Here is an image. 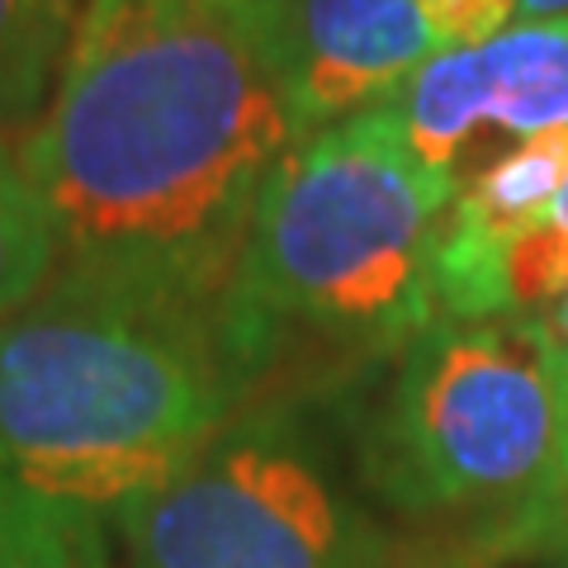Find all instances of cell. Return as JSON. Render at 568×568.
<instances>
[{"instance_id": "obj_1", "label": "cell", "mask_w": 568, "mask_h": 568, "mask_svg": "<svg viewBox=\"0 0 568 568\" xmlns=\"http://www.w3.org/2000/svg\"><path fill=\"white\" fill-rule=\"evenodd\" d=\"M298 142L261 0H81L20 142L58 275L219 327L246 227Z\"/></svg>"}, {"instance_id": "obj_2", "label": "cell", "mask_w": 568, "mask_h": 568, "mask_svg": "<svg viewBox=\"0 0 568 568\" xmlns=\"http://www.w3.org/2000/svg\"><path fill=\"white\" fill-rule=\"evenodd\" d=\"M455 194L394 104L298 138L261 190L219 317L246 403L304 369L388 365L436 327Z\"/></svg>"}, {"instance_id": "obj_3", "label": "cell", "mask_w": 568, "mask_h": 568, "mask_svg": "<svg viewBox=\"0 0 568 568\" xmlns=\"http://www.w3.org/2000/svg\"><path fill=\"white\" fill-rule=\"evenodd\" d=\"M351 459L403 568L568 555V394L530 317H440L388 361Z\"/></svg>"}, {"instance_id": "obj_4", "label": "cell", "mask_w": 568, "mask_h": 568, "mask_svg": "<svg viewBox=\"0 0 568 568\" xmlns=\"http://www.w3.org/2000/svg\"><path fill=\"white\" fill-rule=\"evenodd\" d=\"M246 407L219 327L52 275L0 317V478L110 517Z\"/></svg>"}, {"instance_id": "obj_5", "label": "cell", "mask_w": 568, "mask_h": 568, "mask_svg": "<svg viewBox=\"0 0 568 568\" xmlns=\"http://www.w3.org/2000/svg\"><path fill=\"white\" fill-rule=\"evenodd\" d=\"M110 517L129 568H403L355 459L294 394L237 407L190 465Z\"/></svg>"}, {"instance_id": "obj_6", "label": "cell", "mask_w": 568, "mask_h": 568, "mask_svg": "<svg viewBox=\"0 0 568 568\" xmlns=\"http://www.w3.org/2000/svg\"><path fill=\"white\" fill-rule=\"evenodd\" d=\"M413 148L465 181L478 133L517 142L568 133V20H517L503 33L440 52L388 100Z\"/></svg>"}, {"instance_id": "obj_7", "label": "cell", "mask_w": 568, "mask_h": 568, "mask_svg": "<svg viewBox=\"0 0 568 568\" xmlns=\"http://www.w3.org/2000/svg\"><path fill=\"white\" fill-rule=\"evenodd\" d=\"M261 29L298 138L388 104L440 58L422 0H261Z\"/></svg>"}, {"instance_id": "obj_8", "label": "cell", "mask_w": 568, "mask_h": 568, "mask_svg": "<svg viewBox=\"0 0 568 568\" xmlns=\"http://www.w3.org/2000/svg\"><path fill=\"white\" fill-rule=\"evenodd\" d=\"M568 181V133L517 142L459 181L436 252V304L455 323H497L493 298L507 252L545 219Z\"/></svg>"}, {"instance_id": "obj_9", "label": "cell", "mask_w": 568, "mask_h": 568, "mask_svg": "<svg viewBox=\"0 0 568 568\" xmlns=\"http://www.w3.org/2000/svg\"><path fill=\"white\" fill-rule=\"evenodd\" d=\"M0 568H114L104 511L0 478Z\"/></svg>"}, {"instance_id": "obj_10", "label": "cell", "mask_w": 568, "mask_h": 568, "mask_svg": "<svg viewBox=\"0 0 568 568\" xmlns=\"http://www.w3.org/2000/svg\"><path fill=\"white\" fill-rule=\"evenodd\" d=\"M77 0H0V138L52 95Z\"/></svg>"}, {"instance_id": "obj_11", "label": "cell", "mask_w": 568, "mask_h": 568, "mask_svg": "<svg viewBox=\"0 0 568 568\" xmlns=\"http://www.w3.org/2000/svg\"><path fill=\"white\" fill-rule=\"evenodd\" d=\"M58 275V233L29 181L20 142L0 138V317L33 304Z\"/></svg>"}, {"instance_id": "obj_12", "label": "cell", "mask_w": 568, "mask_h": 568, "mask_svg": "<svg viewBox=\"0 0 568 568\" xmlns=\"http://www.w3.org/2000/svg\"><path fill=\"white\" fill-rule=\"evenodd\" d=\"M568 290V181L545 219L511 246L497 275L493 317H530Z\"/></svg>"}, {"instance_id": "obj_13", "label": "cell", "mask_w": 568, "mask_h": 568, "mask_svg": "<svg viewBox=\"0 0 568 568\" xmlns=\"http://www.w3.org/2000/svg\"><path fill=\"white\" fill-rule=\"evenodd\" d=\"M422 6L440 39V52L474 48L517 24V0H422Z\"/></svg>"}, {"instance_id": "obj_14", "label": "cell", "mask_w": 568, "mask_h": 568, "mask_svg": "<svg viewBox=\"0 0 568 568\" xmlns=\"http://www.w3.org/2000/svg\"><path fill=\"white\" fill-rule=\"evenodd\" d=\"M530 327H536L549 365H555V375H559L564 394H568V290L555 298V304H545L540 313H530Z\"/></svg>"}, {"instance_id": "obj_15", "label": "cell", "mask_w": 568, "mask_h": 568, "mask_svg": "<svg viewBox=\"0 0 568 568\" xmlns=\"http://www.w3.org/2000/svg\"><path fill=\"white\" fill-rule=\"evenodd\" d=\"M517 20H568V0H517Z\"/></svg>"}, {"instance_id": "obj_16", "label": "cell", "mask_w": 568, "mask_h": 568, "mask_svg": "<svg viewBox=\"0 0 568 568\" xmlns=\"http://www.w3.org/2000/svg\"><path fill=\"white\" fill-rule=\"evenodd\" d=\"M77 6H81V0H77Z\"/></svg>"}]
</instances>
